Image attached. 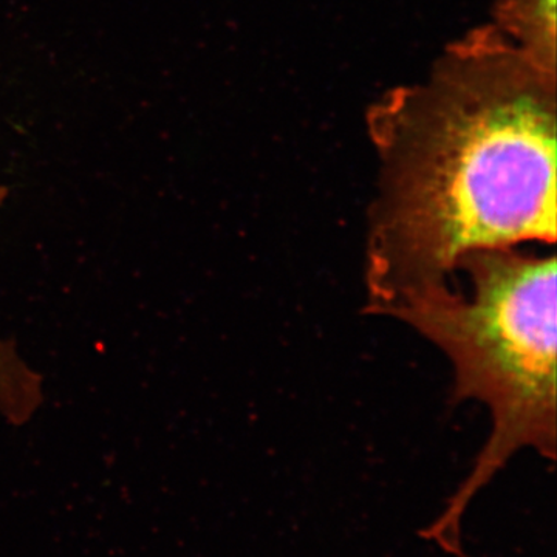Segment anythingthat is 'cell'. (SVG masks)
Segmentation results:
<instances>
[{"label":"cell","instance_id":"obj_1","mask_svg":"<svg viewBox=\"0 0 557 557\" xmlns=\"http://www.w3.org/2000/svg\"><path fill=\"white\" fill-rule=\"evenodd\" d=\"M547 67L520 58L465 61L395 138L373 211L369 310L448 284L468 255L556 244V108Z\"/></svg>","mask_w":557,"mask_h":557},{"label":"cell","instance_id":"obj_2","mask_svg":"<svg viewBox=\"0 0 557 557\" xmlns=\"http://www.w3.org/2000/svg\"><path fill=\"white\" fill-rule=\"evenodd\" d=\"M471 295L448 284L410 293L387 310L445 351L456 375L454 399L483 403L490 438L474 471L429 536L460 555L458 522L472 496L525 448L555 460L556 256L485 249L460 260Z\"/></svg>","mask_w":557,"mask_h":557},{"label":"cell","instance_id":"obj_3","mask_svg":"<svg viewBox=\"0 0 557 557\" xmlns=\"http://www.w3.org/2000/svg\"><path fill=\"white\" fill-rule=\"evenodd\" d=\"M9 199V189L0 185V208ZM44 403V380L25 361L17 347L0 338V417L11 426H25Z\"/></svg>","mask_w":557,"mask_h":557}]
</instances>
